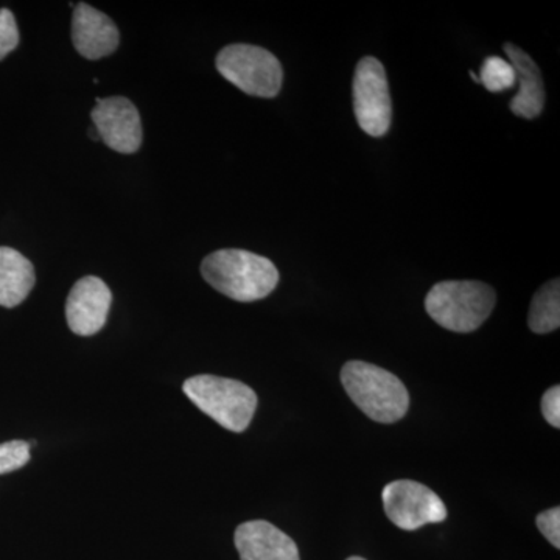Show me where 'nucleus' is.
<instances>
[{
	"label": "nucleus",
	"instance_id": "nucleus-1",
	"mask_svg": "<svg viewBox=\"0 0 560 560\" xmlns=\"http://www.w3.org/2000/svg\"><path fill=\"white\" fill-rule=\"evenodd\" d=\"M201 275L212 289L238 302L270 296L279 283V271L267 257L245 249H220L201 264Z\"/></svg>",
	"mask_w": 560,
	"mask_h": 560
},
{
	"label": "nucleus",
	"instance_id": "nucleus-2",
	"mask_svg": "<svg viewBox=\"0 0 560 560\" xmlns=\"http://www.w3.org/2000/svg\"><path fill=\"white\" fill-rule=\"evenodd\" d=\"M341 383L353 404L375 422H399L410 407V394L400 378L366 361L346 363Z\"/></svg>",
	"mask_w": 560,
	"mask_h": 560
},
{
	"label": "nucleus",
	"instance_id": "nucleus-3",
	"mask_svg": "<svg viewBox=\"0 0 560 560\" xmlns=\"http://www.w3.org/2000/svg\"><path fill=\"white\" fill-rule=\"evenodd\" d=\"M495 291L478 280H444L425 298V311L434 323L456 334L480 329L495 307Z\"/></svg>",
	"mask_w": 560,
	"mask_h": 560
},
{
	"label": "nucleus",
	"instance_id": "nucleus-4",
	"mask_svg": "<svg viewBox=\"0 0 560 560\" xmlns=\"http://www.w3.org/2000/svg\"><path fill=\"white\" fill-rule=\"evenodd\" d=\"M198 410L232 433L248 429L257 410V394L248 385L217 375H195L183 385Z\"/></svg>",
	"mask_w": 560,
	"mask_h": 560
},
{
	"label": "nucleus",
	"instance_id": "nucleus-5",
	"mask_svg": "<svg viewBox=\"0 0 560 560\" xmlns=\"http://www.w3.org/2000/svg\"><path fill=\"white\" fill-rule=\"evenodd\" d=\"M217 69L253 97L272 98L282 90V65L271 51L249 44H231L217 55Z\"/></svg>",
	"mask_w": 560,
	"mask_h": 560
},
{
	"label": "nucleus",
	"instance_id": "nucleus-6",
	"mask_svg": "<svg viewBox=\"0 0 560 560\" xmlns=\"http://www.w3.org/2000/svg\"><path fill=\"white\" fill-rule=\"evenodd\" d=\"M353 113L361 130L372 138H382L393 120L388 77L381 61L364 57L353 75Z\"/></svg>",
	"mask_w": 560,
	"mask_h": 560
},
{
	"label": "nucleus",
	"instance_id": "nucleus-7",
	"mask_svg": "<svg viewBox=\"0 0 560 560\" xmlns=\"http://www.w3.org/2000/svg\"><path fill=\"white\" fill-rule=\"evenodd\" d=\"M383 508L397 528L416 530L447 518V508L438 493L418 481L389 482L382 492Z\"/></svg>",
	"mask_w": 560,
	"mask_h": 560
},
{
	"label": "nucleus",
	"instance_id": "nucleus-8",
	"mask_svg": "<svg viewBox=\"0 0 560 560\" xmlns=\"http://www.w3.org/2000/svg\"><path fill=\"white\" fill-rule=\"evenodd\" d=\"M91 119L103 143L121 154L136 153L142 145V121L135 103L125 97L97 98Z\"/></svg>",
	"mask_w": 560,
	"mask_h": 560
},
{
	"label": "nucleus",
	"instance_id": "nucleus-9",
	"mask_svg": "<svg viewBox=\"0 0 560 560\" xmlns=\"http://www.w3.org/2000/svg\"><path fill=\"white\" fill-rule=\"evenodd\" d=\"M113 293L102 279L88 276L77 280L66 301L69 329L79 337H92L105 327Z\"/></svg>",
	"mask_w": 560,
	"mask_h": 560
},
{
	"label": "nucleus",
	"instance_id": "nucleus-10",
	"mask_svg": "<svg viewBox=\"0 0 560 560\" xmlns=\"http://www.w3.org/2000/svg\"><path fill=\"white\" fill-rule=\"evenodd\" d=\"M72 43L75 50L86 60H101L117 50L119 31L113 20L88 3L73 7Z\"/></svg>",
	"mask_w": 560,
	"mask_h": 560
},
{
	"label": "nucleus",
	"instance_id": "nucleus-11",
	"mask_svg": "<svg viewBox=\"0 0 560 560\" xmlns=\"http://www.w3.org/2000/svg\"><path fill=\"white\" fill-rule=\"evenodd\" d=\"M241 560H301L298 545L270 522H245L235 529Z\"/></svg>",
	"mask_w": 560,
	"mask_h": 560
},
{
	"label": "nucleus",
	"instance_id": "nucleus-12",
	"mask_svg": "<svg viewBox=\"0 0 560 560\" xmlns=\"http://www.w3.org/2000/svg\"><path fill=\"white\" fill-rule=\"evenodd\" d=\"M503 50L515 70V79L521 84V90L511 101V110L523 119H536L545 106L544 79L539 66L515 44H504Z\"/></svg>",
	"mask_w": 560,
	"mask_h": 560
},
{
	"label": "nucleus",
	"instance_id": "nucleus-13",
	"mask_svg": "<svg viewBox=\"0 0 560 560\" xmlns=\"http://www.w3.org/2000/svg\"><path fill=\"white\" fill-rule=\"evenodd\" d=\"M35 268L20 250L0 246V305L18 307L35 287Z\"/></svg>",
	"mask_w": 560,
	"mask_h": 560
},
{
	"label": "nucleus",
	"instance_id": "nucleus-14",
	"mask_svg": "<svg viewBox=\"0 0 560 560\" xmlns=\"http://www.w3.org/2000/svg\"><path fill=\"white\" fill-rule=\"evenodd\" d=\"M528 326L534 334H550L560 326V282L545 283L530 302Z\"/></svg>",
	"mask_w": 560,
	"mask_h": 560
},
{
	"label": "nucleus",
	"instance_id": "nucleus-15",
	"mask_svg": "<svg viewBox=\"0 0 560 560\" xmlns=\"http://www.w3.org/2000/svg\"><path fill=\"white\" fill-rule=\"evenodd\" d=\"M480 83L486 88L489 92H503L511 90V88L515 86V70L512 68L510 61L504 60V58L492 57L486 58L485 62H482V68L480 72Z\"/></svg>",
	"mask_w": 560,
	"mask_h": 560
},
{
	"label": "nucleus",
	"instance_id": "nucleus-16",
	"mask_svg": "<svg viewBox=\"0 0 560 560\" xmlns=\"http://www.w3.org/2000/svg\"><path fill=\"white\" fill-rule=\"evenodd\" d=\"M31 460V444L25 441H10L0 444V475L22 469Z\"/></svg>",
	"mask_w": 560,
	"mask_h": 560
},
{
	"label": "nucleus",
	"instance_id": "nucleus-17",
	"mask_svg": "<svg viewBox=\"0 0 560 560\" xmlns=\"http://www.w3.org/2000/svg\"><path fill=\"white\" fill-rule=\"evenodd\" d=\"M20 44L16 18L9 9H0V61Z\"/></svg>",
	"mask_w": 560,
	"mask_h": 560
},
{
	"label": "nucleus",
	"instance_id": "nucleus-18",
	"mask_svg": "<svg viewBox=\"0 0 560 560\" xmlns=\"http://www.w3.org/2000/svg\"><path fill=\"white\" fill-rule=\"evenodd\" d=\"M537 528L544 534L545 539L550 541L556 550L560 548V508L541 512L537 515Z\"/></svg>",
	"mask_w": 560,
	"mask_h": 560
},
{
	"label": "nucleus",
	"instance_id": "nucleus-19",
	"mask_svg": "<svg viewBox=\"0 0 560 560\" xmlns=\"http://www.w3.org/2000/svg\"><path fill=\"white\" fill-rule=\"evenodd\" d=\"M541 415L555 429H560V386L548 389L541 397Z\"/></svg>",
	"mask_w": 560,
	"mask_h": 560
},
{
	"label": "nucleus",
	"instance_id": "nucleus-20",
	"mask_svg": "<svg viewBox=\"0 0 560 560\" xmlns=\"http://www.w3.org/2000/svg\"><path fill=\"white\" fill-rule=\"evenodd\" d=\"M90 138L94 140H101V136H98V132L97 130H95V128H92V130H90Z\"/></svg>",
	"mask_w": 560,
	"mask_h": 560
},
{
	"label": "nucleus",
	"instance_id": "nucleus-21",
	"mask_svg": "<svg viewBox=\"0 0 560 560\" xmlns=\"http://www.w3.org/2000/svg\"><path fill=\"white\" fill-rule=\"evenodd\" d=\"M348 560H366V559L359 558V556H352V558H349Z\"/></svg>",
	"mask_w": 560,
	"mask_h": 560
}]
</instances>
